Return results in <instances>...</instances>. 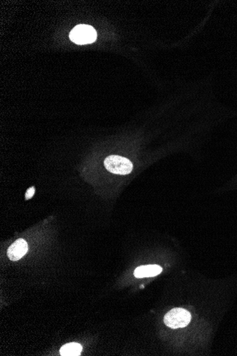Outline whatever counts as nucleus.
I'll use <instances>...</instances> for the list:
<instances>
[{"label":"nucleus","instance_id":"39448f33","mask_svg":"<svg viewBox=\"0 0 237 356\" xmlns=\"http://www.w3.org/2000/svg\"><path fill=\"white\" fill-rule=\"evenodd\" d=\"M162 270V267L157 264L140 266L134 271V275L137 278L155 277L161 273Z\"/></svg>","mask_w":237,"mask_h":356},{"label":"nucleus","instance_id":"7ed1b4c3","mask_svg":"<svg viewBox=\"0 0 237 356\" xmlns=\"http://www.w3.org/2000/svg\"><path fill=\"white\" fill-rule=\"evenodd\" d=\"M191 319V314L185 309L176 308L171 309L164 317V323L171 328H183L187 326Z\"/></svg>","mask_w":237,"mask_h":356},{"label":"nucleus","instance_id":"423d86ee","mask_svg":"<svg viewBox=\"0 0 237 356\" xmlns=\"http://www.w3.org/2000/svg\"><path fill=\"white\" fill-rule=\"evenodd\" d=\"M83 347L77 343H70L62 346L60 354L62 356H78L81 355Z\"/></svg>","mask_w":237,"mask_h":356},{"label":"nucleus","instance_id":"20e7f679","mask_svg":"<svg viewBox=\"0 0 237 356\" xmlns=\"http://www.w3.org/2000/svg\"><path fill=\"white\" fill-rule=\"evenodd\" d=\"M28 251V244L24 239H18L10 245L7 250L8 258L12 261H17L23 258Z\"/></svg>","mask_w":237,"mask_h":356},{"label":"nucleus","instance_id":"f257e3e1","mask_svg":"<svg viewBox=\"0 0 237 356\" xmlns=\"http://www.w3.org/2000/svg\"><path fill=\"white\" fill-rule=\"evenodd\" d=\"M104 164L107 171L119 175L130 174L133 169V164L131 161L125 157L118 155L107 157L104 162Z\"/></svg>","mask_w":237,"mask_h":356},{"label":"nucleus","instance_id":"f03ea898","mask_svg":"<svg viewBox=\"0 0 237 356\" xmlns=\"http://www.w3.org/2000/svg\"><path fill=\"white\" fill-rule=\"evenodd\" d=\"M69 36L70 40L75 44H91L97 39V32L91 26L80 25L73 29Z\"/></svg>","mask_w":237,"mask_h":356},{"label":"nucleus","instance_id":"0eeeda50","mask_svg":"<svg viewBox=\"0 0 237 356\" xmlns=\"http://www.w3.org/2000/svg\"><path fill=\"white\" fill-rule=\"evenodd\" d=\"M35 193V188L31 187L27 190V193H26V199L30 200L31 199L32 197L33 196Z\"/></svg>","mask_w":237,"mask_h":356}]
</instances>
